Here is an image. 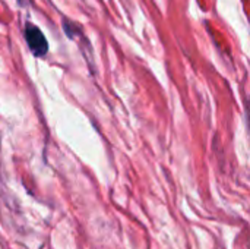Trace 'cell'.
I'll return each mask as SVG.
<instances>
[{
  "label": "cell",
  "instance_id": "obj_1",
  "mask_svg": "<svg viewBox=\"0 0 250 249\" xmlns=\"http://www.w3.org/2000/svg\"><path fill=\"white\" fill-rule=\"evenodd\" d=\"M25 40L28 43L29 50L35 54V56H44L48 51V43L44 37V34L41 32V29L32 23H26L25 25Z\"/></svg>",
  "mask_w": 250,
  "mask_h": 249
}]
</instances>
